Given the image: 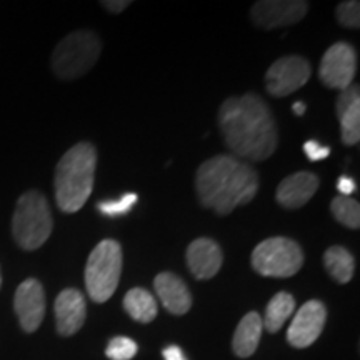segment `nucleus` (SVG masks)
<instances>
[{
	"instance_id": "1",
	"label": "nucleus",
	"mask_w": 360,
	"mask_h": 360,
	"mask_svg": "<svg viewBox=\"0 0 360 360\" xmlns=\"http://www.w3.org/2000/svg\"><path fill=\"white\" fill-rule=\"evenodd\" d=\"M225 146L237 157L262 162L276 152L278 135L272 112L255 94L229 97L219 109Z\"/></svg>"
},
{
	"instance_id": "2",
	"label": "nucleus",
	"mask_w": 360,
	"mask_h": 360,
	"mask_svg": "<svg viewBox=\"0 0 360 360\" xmlns=\"http://www.w3.org/2000/svg\"><path fill=\"white\" fill-rule=\"evenodd\" d=\"M195 191L204 209L227 215L254 199L259 191V174L237 157L217 155L197 170Z\"/></svg>"
},
{
	"instance_id": "3",
	"label": "nucleus",
	"mask_w": 360,
	"mask_h": 360,
	"mask_svg": "<svg viewBox=\"0 0 360 360\" xmlns=\"http://www.w3.org/2000/svg\"><path fill=\"white\" fill-rule=\"evenodd\" d=\"M97 169V150L90 142H79L69 148L56 169V200L65 214L79 212L89 200Z\"/></svg>"
},
{
	"instance_id": "4",
	"label": "nucleus",
	"mask_w": 360,
	"mask_h": 360,
	"mask_svg": "<svg viewBox=\"0 0 360 360\" xmlns=\"http://www.w3.org/2000/svg\"><path fill=\"white\" fill-rule=\"evenodd\" d=\"M53 229L52 212L44 193L27 191L17 200L12 217V236L22 250H37L49 240Z\"/></svg>"
},
{
	"instance_id": "5",
	"label": "nucleus",
	"mask_w": 360,
	"mask_h": 360,
	"mask_svg": "<svg viewBox=\"0 0 360 360\" xmlns=\"http://www.w3.org/2000/svg\"><path fill=\"white\" fill-rule=\"evenodd\" d=\"M122 247L117 240L105 238L90 252L85 265V287L94 302L103 304L114 295L122 274Z\"/></svg>"
},
{
	"instance_id": "6",
	"label": "nucleus",
	"mask_w": 360,
	"mask_h": 360,
	"mask_svg": "<svg viewBox=\"0 0 360 360\" xmlns=\"http://www.w3.org/2000/svg\"><path fill=\"white\" fill-rule=\"evenodd\" d=\"M102 52V42L90 30L72 32L57 44L52 53V70L58 79L74 80L82 77L96 65Z\"/></svg>"
},
{
	"instance_id": "7",
	"label": "nucleus",
	"mask_w": 360,
	"mask_h": 360,
	"mask_svg": "<svg viewBox=\"0 0 360 360\" xmlns=\"http://www.w3.org/2000/svg\"><path fill=\"white\" fill-rule=\"evenodd\" d=\"M304 265V252L295 240L270 237L252 252V267L264 277L287 278L295 276Z\"/></svg>"
},
{
	"instance_id": "8",
	"label": "nucleus",
	"mask_w": 360,
	"mask_h": 360,
	"mask_svg": "<svg viewBox=\"0 0 360 360\" xmlns=\"http://www.w3.org/2000/svg\"><path fill=\"white\" fill-rule=\"evenodd\" d=\"M310 64L307 58L299 56H287L278 58L269 67L265 74V89L272 97H287L309 82Z\"/></svg>"
},
{
	"instance_id": "9",
	"label": "nucleus",
	"mask_w": 360,
	"mask_h": 360,
	"mask_svg": "<svg viewBox=\"0 0 360 360\" xmlns=\"http://www.w3.org/2000/svg\"><path fill=\"white\" fill-rule=\"evenodd\" d=\"M357 72V52L350 44L337 42L323 53L319 77L328 89L345 90L354 84Z\"/></svg>"
},
{
	"instance_id": "10",
	"label": "nucleus",
	"mask_w": 360,
	"mask_h": 360,
	"mask_svg": "<svg viewBox=\"0 0 360 360\" xmlns=\"http://www.w3.org/2000/svg\"><path fill=\"white\" fill-rule=\"evenodd\" d=\"M307 11L309 4L302 0H262L250 8V17L257 27L274 30L297 24L304 19Z\"/></svg>"
},
{
	"instance_id": "11",
	"label": "nucleus",
	"mask_w": 360,
	"mask_h": 360,
	"mask_svg": "<svg viewBox=\"0 0 360 360\" xmlns=\"http://www.w3.org/2000/svg\"><path fill=\"white\" fill-rule=\"evenodd\" d=\"M326 321V305L321 300H309L295 314L294 321L287 330V342L295 349L309 347L322 334Z\"/></svg>"
},
{
	"instance_id": "12",
	"label": "nucleus",
	"mask_w": 360,
	"mask_h": 360,
	"mask_svg": "<svg viewBox=\"0 0 360 360\" xmlns=\"http://www.w3.org/2000/svg\"><path fill=\"white\" fill-rule=\"evenodd\" d=\"M13 309L27 334L37 330L45 315V292L37 278H27L17 287Z\"/></svg>"
},
{
	"instance_id": "13",
	"label": "nucleus",
	"mask_w": 360,
	"mask_h": 360,
	"mask_svg": "<svg viewBox=\"0 0 360 360\" xmlns=\"http://www.w3.org/2000/svg\"><path fill=\"white\" fill-rule=\"evenodd\" d=\"M56 323L57 332L64 337H70L82 328L87 315L84 294L77 289H65L57 295L56 304Z\"/></svg>"
},
{
	"instance_id": "14",
	"label": "nucleus",
	"mask_w": 360,
	"mask_h": 360,
	"mask_svg": "<svg viewBox=\"0 0 360 360\" xmlns=\"http://www.w3.org/2000/svg\"><path fill=\"white\" fill-rule=\"evenodd\" d=\"M222 249H220V245L215 240H212V238H195L187 247L188 270L199 281H207V278L215 277V274L222 267Z\"/></svg>"
},
{
	"instance_id": "15",
	"label": "nucleus",
	"mask_w": 360,
	"mask_h": 360,
	"mask_svg": "<svg viewBox=\"0 0 360 360\" xmlns=\"http://www.w3.org/2000/svg\"><path fill=\"white\" fill-rule=\"evenodd\" d=\"M319 188V177L312 172H297L278 184L276 199L283 209H300Z\"/></svg>"
},
{
	"instance_id": "16",
	"label": "nucleus",
	"mask_w": 360,
	"mask_h": 360,
	"mask_svg": "<svg viewBox=\"0 0 360 360\" xmlns=\"http://www.w3.org/2000/svg\"><path fill=\"white\" fill-rule=\"evenodd\" d=\"M337 119L340 122L342 141L345 146H357L360 141V90L350 85L337 98Z\"/></svg>"
},
{
	"instance_id": "17",
	"label": "nucleus",
	"mask_w": 360,
	"mask_h": 360,
	"mask_svg": "<svg viewBox=\"0 0 360 360\" xmlns=\"http://www.w3.org/2000/svg\"><path fill=\"white\" fill-rule=\"evenodd\" d=\"M155 294L170 314L184 315L192 307V295L182 278L172 272H162L154 281Z\"/></svg>"
},
{
	"instance_id": "18",
	"label": "nucleus",
	"mask_w": 360,
	"mask_h": 360,
	"mask_svg": "<svg viewBox=\"0 0 360 360\" xmlns=\"http://www.w3.org/2000/svg\"><path fill=\"white\" fill-rule=\"evenodd\" d=\"M262 319L257 312H249L244 315V319L238 322L232 339L233 354L242 359L254 355L259 347L260 337H262Z\"/></svg>"
},
{
	"instance_id": "19",
	"label": "nucleus",
	"mask_w": 360,
	"mask_h": 360,
	"mask_svg": "<svg viewBox=\"0 0 360 360\" xmlns=\"http://www.w3.org/2000/svg\"><path fill=\"white\" fill-rule=\"evenodd\" d=\"M124 309L134 321L141 323L152 322L159 312L154 295L142 287H135L127 292L124 299Z\"/></svg>"
},
{
	"instance_id": "20",
	"label": "nucleus",
	"mask_w": 360,
	"mask_h": 360,
	"mask_svg": "<svg viewBox=\"0 0 360 360\" xmlns=\"http://www.w3.org/2000/svg\"><path fill=\"white\" fill-rule=\"evenodd\" d=\"M323 267L327 269V272L335 282L347 283L355 272L354 255L345 247H328L323 254Z\"/></svg>"
},
{
	"instance_id": "21",
	"label": "nucleus",
	"mask_w": 360,
	"mask_h": 360,
	"mask_svg": "<svg viewBox=\"0 0 360 360\" xmlns=\"http://www.w3.org/2000/svg\"><path fill=\"white\" fill-rule=\"evenodd\" d=\"M295 299L289 292H278L270 299V302L265 309V315L262 319V326L267 328L270 334H276L281 330L287 319L294 314Z\"/></svg>"
},
{
	"instance_id": "22",
	"label": "nucleus",
	"mask_w": 360,
	"mask_h": 360,
	"mask_svg": "<svg viewBox=\"0 0 360 360\" xmlns=\"http://www.w3.org/2000/svg\"><path fill=\"white\" fill-rule=\"evenodd\" d=\"M332 215H334L337 222L349 229L360 227V205L359 202L352 197L337 195L330 204Z\"/></svg>"
},
{
	"instance_id": "23",
	"label": "nucleus",
	"mask_w": 360,
	"mask_h": 360,
	"mask_svg": "<svg viewBox=\"0 0 360 360\" xmlns=\"http://www.w3.org/2000/svg\"><path fill=\"white\" fill-rule=\"evenodd\" d=\"M139 202L137 193L134 192H127L124 193L120 199L117 200H102L97 204V210L101 212L103 217L109 219H117V217H124L127 215L130 210L134 209V205Z\"/></svg>"
},
{
	"instance_id": "24",
	"label": "nucleus",
	"mask_w": 360,
	"mask_h": 360,
	"mask_svg": "<svg viewBox=\"0 0 360 360\" xmlns=\"http://www.w3.org/2000/svg\"><path fill=\"white\" fill-rule=\"evenodd\" d=\"M137 344L129 337H114L105 349V355L110 360H130L137 354Z\"/></svg>"
},
{
	"instance_id": "25",
	"label": "nucleus",
	"mask_w": 360,
	"mask_h": 360,
	"mask_svg": "<svg viewBox=\"0 0 360 360\" xmlns=\"http://www.w3.org/2000/svg\"><path fill=\"white\" fill-rule=\"evenodd\" d=\"M337 20L347 29H359L360 27V4L357 0L342 2L337 7Z\"/></svg>"
},
{
	"instance_id": "26",
	"label": "nucleus",
	"mask_w": 360,
	"mask_h": 360,
	"mask_svg": "<svg viewBox=\"0 0 360 360\" xmlns=\"http://www.w3.org/2000/svg\"><path fill=\"white\" fill-rule=\"evenodd\" d=\"M304 152H305V155L309 157V160H312V162L323 160V159H327L328 155H330V148L321 146V143H319L317 141L305 142Z\"/></svg>"
},
{
	"instance_id": "27",
	"label": "nucleus",
	"mask_w": 360,
	"mask_h": 360,
	"mask_svg": "<svg viewBox=\"0 0 360 360\" xmlns=\"http://www.w3.org/2000/svg\"><path fill=\"white\" fill-rule=\"evenodd\" d=\"M337 191L340 192V195L349 197L350 193L357 191V184H355L354 179L347 177V175H342V177H339V182H337Z\"/></svg>"
},
{
	"instance_id": "28",
	"label": "nucleus",
	"mask_w": 360,
	"mask_h": 360,
	"mask_svg": "<svg viewBox=\"0 0 360 360\" xmlns=\"http://www.w3.org/2000/svg\"><path fill=\"white\" fill-rule=\"evenodd\" d=\"M102 6L112 13H120L130 6L129 0H103Z\"/></svg>"
},
{
	"instance_id": "29",
	"label": "nucleus",
	"mask_w": 360,
	"mask_h": 360,
	"mask_svg": "<svg viewBox=\"0 0 360 360\" xmlns=\"http://www.w3.org/2000/svg\"><path fill=\"white\" fill-rule=\"evenodd\" d=\"M164 359L165 360H187L186 355L182 352V349L177 347V345H170V347L164 349Z\"/></svg>"
},
{
	"instance_id": "30",
	"label": "nucleus",
	"mask_w": 360,
	"mask_h": 360,
	"mask_svg": "<svg viewBox=\"0 0 360 360\" xmlns=\"http://www.w3.org/2000/svg\"><path fill=\"white\" fill-rule=\"evenodd\" d=\"M292 110H294V114L297 115V117H300V115H304L305 114V103L304 102H295L294 105H292Z\"/></svg>"
},
{
	"instance_id": "31",
	"label": "nucleus",
	"mask_w": 360,
	"mask_h": 360,
	"mask_svg": "<svg viewBox=\"0 0 360 360\" xmlns=\"http://www.w3.org/2000/svg\"><path fill=\"white\" fill-rule=\"evenodd\" d=\"M0 287H2V270H0Z\"/></svg>"
}]
</instances>
